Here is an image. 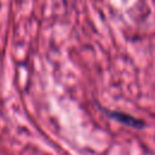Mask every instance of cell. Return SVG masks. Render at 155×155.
<instances>
[{
  "mask_svg": "<svg viewBox=\"0 0 155 155\" xmlns=\"http://www.w3.org/2000/svg\"><path fill=\"white\" fill-rule=\"evenodd\" d=\"M110 117L115 119L116 121L126 125V126H130V127H136V128H142L144 127V122L132 115H128V114H125V113H117V111H110L109 113Z\"/></svg>",
  "mask_w": 155,
  "mask_h": 155,
  "instance_id": "6da1fadb",
  "label": "cell"
}]
</instances>
